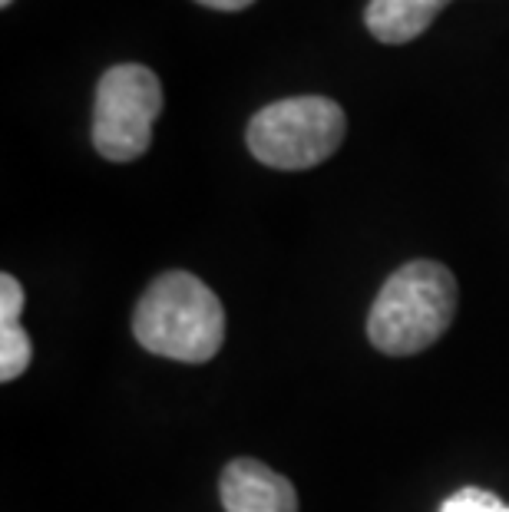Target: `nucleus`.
Returning <instances> with one entry per match:
<instances>
[{
	"label": "nucleus",
	"mask_w": 509,
	"mask_h": 512,
	"mask_svg": "<svg viewBox=\"0 0 509 512\" xmlns=\"http://www.w3.org/2000/svg\"><path fill=\"white\" fill-rule=\"evenodd\" d=\"M133 334L149 354L182 364H205L225 344V308L196 275L166 271L139 298Z\"/></svg>",
	"instance_id": "obj_1"
},
{
	"label": "nucleus",
	"mask_w": 509,
	"mask_h": 512,
	"mask_svg": "<svg viewBox=\"0 0 509 512\" xmlns=\"http://www.w3.org/2000/svg\"><path fill=\"white\" fill-rule=\"evenodd\" d=\"M457 314V278L437 261H410L384 281L367 337L381 354L410 357L437 344Z\"/></svg>",
	"instance_id": "obj_2"
},
{
	"label": "nucleus",
	"mask_w": 509,
	"mask_h": 512,
	"mask_svg": "<svg viewBox=\"0 0 509 512\" xmlns=\"http://www.w3.org/2000/svg\"><path fill=\"white\" fill-rule=\"evenodd\" d=\"M344 129V110L328 96H291L252 116L248 152L272 169H314L338 152Z\"/></svg>",
	"instance_id": "obj_3"
},
{
	"label": "nucleus",
	"mask_w": 509,
	"mask_h": 512,
	"mask_svg": "<svg viewBox=\"0 0 509 512\" xmlns=\"http://www.w3.org/2000/svg\"><path fill=\"white\" fill-rule=\"evenodd\" d=\"M162 113V83L149 67L119 63L96 86L93 146L103 159H139L153 143V123Z\"/></svg>",
	"instance_id": "obj_4"
},
{
	"label": "nucleus",
	"mask_w": 509,
	"mask_h": 512,
	"mask_svg": "<svg viewBox=\"0 0 509 512\" xmlns=\"http://www.w3.org/2000/svg\"><path fill=\"white\" fill-rule=\"evenodd\" d=\"M219 496L225 512H298V493L291 479L248 456L232 460L222 470Z\"/></svg>",
	"instance_id": "obj_5"
},
{
	"label": "nucleus",
	"mask_w": 509,
	"mask_h": 512,
	"mask_svg": "<svg viewBox=\"0 0 509 512\" xmlns=\"http://www.w3.org/2000/svg\"><path fill=\"white\" fill-rule=\"evenodd\" d=\"M447 4L450 0H367L364 24L381 43H410Z\"/></svg>",
	"instance_id": "obj_6"
},
{
	"label": "nucleus",
	"mask_w": 509,
	"mask_h": 512,
	"mask_svg": "<svg viewBox=\"0 0 509 512\" xmlns=\"http://www.w3.org/2000/svg\"><path fill=\"white\" fill-rule=\"evenodd\" d=\"M20 311H24V288L14 275H0V380L4 384L24 374L34 357V344L20 328Z\"/></svg>",
	"instance_id": "obj_7"
},
{
	"label": "nucleus",
	"mask_w": 509,
	"mask_h": 512,
	"mask_svg": "<svg viewBox=\"0 0 509 512\" xmlns=\"http://www.w3.org/2000/svg\"><path fill=\"white\" fill-rule=\"evenodd\" d=\"M440 512H509V506L496 493H490V489L463 486L440 506Z\"/></svg>",
	"instance_id": "obj_8"
},
{
	"label": "nucleus",
	"mask_w": 509,
	"mask_h": 512,
	"mask_svg": "<svg viewBox=\"0 0 509 512\" xmlns=\"http://www.w3.org/2000/svg\"><path fill=\"white\" fill-rule=\"evenodd\" d=\"M199 4L212 10H245V7H252L255 0H199Z\"/></svg>",
	"instance_id": "obj_9"
},
{
	"label": "nucleus",
	"mask_w": 509,
	"mask_h": 512,
	"mask_svg": "<svg viewBox=\"0 0 509 512\" xmlns=\"http://www.w3.org/2000/svg\"><path fill=\"white\" fill-rule=\"evenodd\" d=\"M0 4H4V7H10V4H14V0H0Z\"/></svg>",
	"instance_id": "obj_10"
}]
</instances>
